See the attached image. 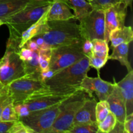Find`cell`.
I'll list each match as a JSON object with an SVG mask.
<instances>
[{
	"label": "cell",
	"mask_w": 133,
	"mask_h": 133,
	"mask_svg": "<svg viewBox=\"0 0 133 133\" xmlns=\"http://www.w3.org/2000/svg\"><path fill=\"white\" fill-rule=\"evenodd\" d=\"M125 103L126 116L133 113V70L128 71L126 76L116 83Z\"/></svg>",
	"instance_id": "16"
},
{
	"label": "cell",
	"mask_w": 133,
	"mask_h": 133,
	"mask_svg": "<svg viewBox=\"0 0 133 133\" xmlns=\"http://www.w3.org/2000/svg\"><path fill=\"white\" fill-rule=\"evenodd\" d=\"M116 122L117 119L116 116L114 113L110 112L103 120L97 123L99 132H110L115 126Z\"/></svg>",
	"instance_id": "24"
},
{
	"label": "cell",
	"mask_w": 133,
	"mask_h": 133,
	"mask_svg": "<svg viewBox=\"0 0 133 133\" xmlns=\"http://www.w3.org/2000/svg\"><path fill=\"white\" fill-rule=\"evenodd\" d=\"M79 22V30L83 39H104L105 10L93 9Z\"/></svg>",
	"instance_id": "9"
},
{
	"label": "cell",
	"mask_w": 133,
	"mask_h": 133,
	"mask_svg": "<svg viewBox=\"0 0 133 133\" xmlns=\"http://www.w3.org/2000/svg\"><path fill=\"white\" fill-rule=\"evenodd\" d=\"M89 95L82 89H77L59 105L58 114L48 133H68L74 118Z\"/></svg>",
	"instance_id": "3"
},
{
	"label": "cell",
	"mask_w": 133,
	"mask_h": 133,
	"mask_svg": "<svg viewBox=\"0 0 133 133\" xmlns=\"http://www.w3.org/2000/svg\"><path fill=\"white\" fill-rule=\"evenodd\" d=\"M19 49V42L9 38L0 64V81L5 86L25 76L23 62L18 55Z\"/></svg>",
	"instance_id": "5"
},
{
	"label": "cell",
	"mask_w": 133,
	"mask_h": 133,
	"mask_svg": "<svg viewBox=\"0 0 133 133\" xmlns=\"http://www.w3.org/2000/svg\"><path fill=\"white\" fill-rule=\"evenodd\" d=\"M36 1H53V0H36Z\"/></svg>",
	"instance_id": "42"
},
{
	"label": "cell",
	"mask_w": 133,
	"mask_h": 133,
	"mask_svg": "<svg viewBox=\"0 0 133 133\" xmlns=\"http://www.w3.org/2000/svg\"><path fill=\"white\" fill-rule=\"evenodd\" d=\"M96 77H90L86 75L82 81L79 88L85 91L90 97L95 93L99 101H106L114 88V83L104 81L100 77L99 71Z\"/></svg>",
	"instance_id": "12"
},
{
	"label": "cell",
	"mask_w": 133,
	"mask_h": 133,
	"mask_svg": "<svg viewBox=\"0 0 133 133\" xmlns=\"http://www.w3.org/2000/svg\"><path fill=\"white\" fill-rule=\"evenodd\" d=\"M59 104L40 110L29 112L19 120L36 133H48L59 111Z\"/></svg>",
	"instance_id": "8"
},
{
	"label": "cell",
	"mask_w": 133,
	"mask_h": 133,
	"mask_svg": "<svg viewBox=\"0 0 133 133\" xmlns=\"http://www.w3.org/2000/svg\"><path fill=\"white\" fill-rule=\"evenodd\" d=\"M75 18L71 9L64 0H53L47 12L48 21L68 20Z\"/></svg>",
	"instance_id": "15"
},
{
	"label": "cell",
	"mask_w": 133,
	"mask_h": 133,
	"mask_svg": "<svg viewBox=\"0 0 133 133\" xmlns=\"http://www.w3.org/2000/svg\"><path fill=\"white\" fill-rule=\"evenodd\" d=\"M77 90L76 88L53 87L47 85L45 88L32 94L23 103L29 112L45 109L61 103Z\"/></svg>",
	"instance_id": "6"
},
{
	"label": "cell",
	"mask_w": 133,
	"mask_h": 133,
	"mask_svg": "<svg viewBox=\"0 0 133 133\" xmlns=\"http://www.w3.org/2000/svg\"><path fill=\"white\" fill-rule=\"evenodd\" d=\"M48 29L40 35L51 48L79 42L83 40L77 19L48 21Z\"/></svg>",
	"instance_id": "2"
},
{
	"label": "cell",
	"mask_w": 133,
	"mask_h": 133,
	"mask_svg": "<svg viewBox=\"0 0 133 133\" xmlns=\"http://www.w3.org/2000/svg\"><path fill=\"white\" fill-rule=\"evenodd\" d=\"M14 122H4L0 120V133L8 132Z\"/></svg>",
	"instance_id": "38"
},
{
	"label": "cell",
	"mask_w": 133,
	"mask_h": 133,
	"mask_svg": "<svg viewBox=\"0 0 133 133\" xmlns=\"http://www.w3.org/2000/svg\"><path fill=\"white\" fill-rule=\"evenodd\" d=\"M93 49V43L92 40L89 39H83L82 43V51L84 55L87 57H89L92 55Z\"/></svg>",
	"instance_id": "32"
},
{
	"label": "cell",
	"mask_w": 133,
	"mask_h": 133,
	"mask_svg": "<svg viewBox=\"0 0 133 133\" xmlns=\"http://www.w3.org/2000/svg\"><path fill=\"white\" fill-rule=\"evenodd\" d=\"M23 62L25 75L36 78L40 80V76L42 71L39 65L38 53L37 51H33L32 58L29 61Z\"/></svg>",
	"instance_id": "22"
},
{
	"label": "cell",
	"mask_w": 133,
	"mask_h": 133,
	"mask_svg": "<svg viewBox=\"0 0 133 133\" xmlns=\"http://www.w3.org/2000/svg\"><path fill=\"white\" fill-rule=\"evenodd\" d=\"M14 107L19 118L25 116L29 113V111L23 103L14 104Z\"/></svg>",
	"instance_id": "35"
},
{
	"label": "cell",
	"mask_w": 133,
	"mask_h": 133,
	"mask_svg": "<svg viewBox=\"0 0 133 133\" xmlns=\"http://www.w3.org/2000/svg\"><path fill=\"white\" fill-rule=\"evenodd\" d=\"M114 90L106 101L109 103L110 111L114 113L117 121L123 123L126 117L125 103L117 85L115 79H114Z\"/></svg>",
	"instance_id": "13"
},
{
	"label": "cell",
	"mask_w": 133,
	"mask_h": 133,
	"mask_svg": "<svg viewBox=\"0 0 133 133\" xmlns=\"http://www.w3.org/2000/svg\"><path fill=\"white\" fill-rule=\"evenodd\" d=\"M127 8L122 1H119L105 10L104 40L107 42H109V35L111 31L125 25Z\"/></svg>",
	"instance_id": "11"
},
{
	"label": "cell",
	"mask_w": 133,
	"mask_h": 133,
	"mask_svg": "<svg viewBox=\"0 0 133 133\" xmlns=\"http://www.w3.org/2000/svg\"><path fill=\"white\" fill-rule=\"evenodd\" d=\"M32 54H33V51L27 49L24 46L19 48V51H18V55H19V58L23 61H27L31 60L32 57Z\"/></svg>",
	"instance_id": "33"
},
{
	"label": "cell",
	"mask_w": 133,
	"mask_h": 133,
	"mask_svg": "<svg viewBox=\"0 0 133 133\" xmlns=\"http://www.w3.org/2000/svg\"><path fill=\"white\" fill-rule=\"evenodd\" d=\"M96 103L97 100L94 96L88 97L77 112L73 125L78 123H97L96 118Z\"/></svg>",
	"instance_id": "14"
},
{
	"label": "cell",
	"mask_w": 133,
	"mask_h": 133,
	"mask_svg": "<svg viewBox=\"0 0 133 133\" xmlns=\"http://www.w3.org/2000/svg\"><path fill=\"white\" fill-rule=\"evenodd\" d=\"M93 49L92 53L94 55L101 57H109V43L104 39H94L92 40Z\"/></svg>",
	"instance_id": "23"
},
{
	"label": "cell",
	"mask_w": 133,
	"mask_h": 133,
	"mask_svg": "<svg viewBox=\"0 0 133 133\" xmlns=\"http://www.w3.org/2000/svg\"><path fill=\"white\" fill-rule=\"evenodd\" d=\"M133 40L132 27L123 26L121 28L115 29L111 31L109 35V42L112 48L123 43H131Z\"/></svg>",
	"instance_id": "19"
},
{
	"label": "cell",
	"mask_w": 133,
	"mask_h": 133,
	"mask_svg": "<svg viewBox=\"0 0 133 133\" xmlns=\"http://www.w3.org/2000/svg\"><path fill=\"white\" fill-rule=\"evenodd\" d=\"M129 43H123L113 48V51L109 55V60H116L120 62L122 66L127 68L128 71L132 70L131 63L129 61Z\"/></svg>",
	"instance_id": "20"
},
{
	"label": "cell",
	"mask_w": 133,
	"mask_h": 133,
	"mask_svg": "<svg viewBox=\"0 0 133 133\" xmlns=\"http://www.w3.org/2000/svg\"><path fill=\"white\" fill-rule=\"evenodd\" d=\"M23 46L25 47V48H27V49L31 50L32 51L38 52L39 49H40L38 45H37V44L36 43V42H35L32 38L31 39V40H28V41H27V42L25 44V45H23Z\"/></svg>",
	"instance_id": "37"
},
{
	"label": "cell",
	"mask_w": 133,
	"mask_h": 133,
	"mask_svg": "<svg viewBox=\"0 0 133 133\" xmlns=\"http://www.w3.org/2000/svg\"><path fill=\"white\" fill-rule=\"evenodd\" d=\"M19 119L15 111L13 102L6 105L3 109L1 114V121L4 122H15Z\"/></svg>",
	"instance_id": "26"
},
{
	"label": "cell",
	"mask_w": 133,
	"mask_h": 133,
	"mask_svg": "<svg viewBox=\"0 0 133 133\" xmlns=\"http://www.w3.org/2000/svg\"><path fill=\"white\" fill-rule=\"evenodd\" d=\"M3 25L2 22H0V26H1V25Z\"/></svg>",
	"instance_id": "43"
},
{
	"label": "cell",
	"mask_w": 133,
	"mask_h": 133,
	"mask_svg": "<svg viewBox=\"0 0 133 133\" xmlns=\"http://www.w3.org/2000/svg\"><path fill=\"white\" fill-rule=\"evenodd\" d=\"M8 93V87L5 86L0 81V96L4 94Z\"/></svg>",
	"instance_id": "40"
},
{
	"label": "cell",
	"mask_w": 133,
	"mask_h": 133,
	"mask_svg": "<svg viewBox=\"0 0 133 133\" xmlns=\"http://www.w3.org/2000/svg\"><path fill=\"white\" fill-rule=\"evenodd\" d=\"M7 133H35L30 127L25 125L20 120L15 121Z\"/></svg>",
	"instance_id": "30"
},
{
	"label": "cell",
	"mask_w": 133,
	"mask_h": 133,
	"mask_svg": "<svg viewBox=\"0 0 133 133\" xmlns=\"http://www.w3.org/2000/svg\"><path fill=\"white\" fill-rule=\"evenodd\" d=\"M70 9L74 10L75 19L79 21L93 9L90 3L87 0H64Z\"/></svg>",
	"instance_id": "21"
},
{
	"label": "cell",
	"mask_w": 133,
	"mask_h": 133,
	"mask_svg": "<svg viewBox=\"0 0 133 133\" xmlns=\"http://www.w3.org/2000/svg\"><path fill=\"white\" fill-rule=\"evenodd\" d=\"M31 0H0V22H4L23 9Z\"/></svg>",
	"instance_id": "18"
},
{
	"label": "cell",
	"mask_w": 133,
	"mask_h": 133,
	"mask_svg": "<svg viewBox=\"0 0 133 133\" xmlns=\"http://www.w3.org/2000/svg\"><path fill=\"white\" fill-rule=\"evenodd\" d=\"M110 108L107 101H99L96 106V118L97 123L103 120L110 112Z\"/></svg>",
	"instance_id": "27"
},
{
	"label": "cell",
	"mask_w": 133,
	"mask_h": 133,
	"mask_svg": "<svg viewBox=\"0 0 133 133\" xmlns=\"http://www.w3.org/2000/svg\"><path fill=\"white\" fill-rule=\"evenodd\" d=\"M1 58L0 59V64H1Z\"/></svg>",
	"instance_id": "44"
},
{
	"label": "cell",
	"mask_w": 133,
	"mask_h": 133,
	"mask_svg": "<svg viewBox=\"0 0 133 133\" xmlns=\"http://www.w3.org/2000/svg\"><path fill=\"white\" fill-rule=\"evenodd\" d=\"M13 102L9 93L4 94L0 96V120H1V114L3 108L10 103Z\"/></svg>",
	"instance_id": "36"
},
{
	"label": "cell",
	"mask_w": 133,
	"mask_h": 133,
	"mask_svg": "<svg viewBox=\"0 0 133 133\" xmlns=\"http://www.w3.org/2000/svg\"><path fill=\"white\" fill-rule=\"evenodd\" d=\"M111 133H125L124 131V126H123V123L117 121L116 123L115 126L112 130Z\"/></svg>",
	"instance_id": "39"
},
{
	"label": "cell",
	"mask_w": 133,
	"mask_h": 133,
	"mask_svg": "<svg viewBox=\"0 0 133 133\" xmlns=\"http://www.w3.org/2000/svg\"><path fill=\"white\" fill-rule=\"evenodd\" d=\"M88 59L90 68H94L96 69L97 71H99L100 69L102 68L109 61V57H97L92 54L88 57Z\"/></svg>",
	"instance_id": "29"
},
{
	"label": "cell",
	"mask_w": 133,
	"mask_h": 133,
	"mask_svg": "<svg viewBox=\"0 0 133 133\" xmlns=\"http://www.w3.org/2000/svg\"><path fill=\"white\" fill-rule=\"evenodd\" d=\"M68 133H99L97 123H78L73 125Z\"/></svg>",
	"instance_id": "25"
},
{
	"label": "cell",
	"mask_w": 133,
	"mask_h": 133,
	"mask_svg": "<svg viewBox=\"0 0 133 133\" xmlns=\"http://www.w3.org/2000/svg\"><path fill=\"white\" fill-rule=\"evenodd\" d=\"M119 1H122L121 0H91L90 3L93 9H102L105 10V9Z\"/></svg>",
	"instance_id": "31"
},
{
	"label": "cell",
	"mask_w": 133,
	"mask_h": 133,
	"mask_svg": "<svg viewBox=\"0 0 133 133\" xmlns=\"http://www.w3.org/2000/svg\"><path fill=\"white\" fill-rule=\"evenodd\" d=\"M87 1H89V2H90V1L91 0H87Z\"/></svg>",
	"instance_id": "45"
},
{
	"label": "cell",
	"mask_w": 133,
	"mask_h": 133,
	"mask_svg": "<svg viewBox=\"0 0 133 133\" xmlns=\"http://www.w3.org/2000/svg\"><path fill=\"white\" fill-rule=\"evenodd\" d=\"M48 12V11H47ZM47 12L34 24L22 33L19 40V48H22L28 40H31L37 35H42L48 29Z\"/></svg>",
	"instance_id": "17"
},
{
	"label": "cell",
	"mask_w": 133,
	"mask_h": 133,
	"mask_svg": "<svg viewBox=\"0 0 133 133\" xmlns=\"http://www.w3.org/2000/svg\"><path fill=\"white\" fill-rule=\"evenodd\" d=\"M123 126L125 133H133V113L126 116Z\"/></svg>",
	"instance_id": "34"
},
{
	"label": "cell",
	"mask_w": 133,
	"mask_h": 133,
	"mask_svg": "<svg viewBox=\"0 0 133 133\" xmlns=\"http://www.w3.org/2000/svg\"><path fill=\"white\" fill-rule=\"evenodd\" d=\"M51 49H46V50L38 51V58L39 65L41 71H45L49 69V62L51 58Z\"/></svg>",
	"instance_id": "28"
},
{
	"label": "cell",
	"mask_w": 133,
	"mask_h": 133,
	"mask_svg": "<svg viewBox=\"0 0 133 133\" xmlns=\"http://www.w3.org/2000/svg\"><path fill=\"white\" fill-rule=\"evenodd\" d=\"M53 1L31 0L23 9L8 18L3 24L9 28V38L16 40L19 44L22 32L49 10Z\"/></svg>",
	"instance_id": "1"
},
{
	"label": "cell",
	"mask_w": 133,
	"mask_h": 133,
	"mask_svg": "<svg viewBox=\"0 0 133 133\" xmlns=\"http://www.w3.org/2000/svg\"><path fill=\"white\" fill-rule=\"evenodd\" d=\"M83 40L72 44L51 48L49 70L57 72L74 64L85 57L82 51Z\"/></svg>",
	"instance_id": "7"
},
{
	"label": "cell",
	"mask_w": 133,
	"mask_h": 133,
	"mask_svg": "<svg viewBox=\"0 0 133 133\" xmlns=\"http://www.w3.org/2000/svg\"><path fill=\"white\" fill-rule=\"evenodd\" d=\"M90 69L89 59L85 56L74 64L57 71L45 82V84L49 87L79 89Z\"/></svg>",
	"instance_id": "4"
},
{
	"label": "cell",
	"mask_w": 133,
	"mask_h": 133,
	"mask_svg": "<svg viewBox=\"0 0 133 133\" xmlns=\"http://www.w3.org/2000/svg\"><path fill=\"white\" fill-rule=\"evenodd\" d=\"M7 87L8 93L13 103L16 104L23 103L32 94L47 85L36 78L25 75L13 81Z\"/></svg>",
	"instance_id": "10"
},
{
	"label": "cell",
	"mask_w": 133,
	"mask_h": 133,
	"mask_svg": "<svg viewBox=\"0 0 133 133\" xmlns=\"http://www.w3.org/2000/svg\"><path fill=\"white\" fill-rule=\"evenodd\" d=\"M121 1L125 4V5L127 7H129V6H130L131 8L132 7V0H121Z\"/></svg>",
	"instance_id": "41"
}]
</instances>
